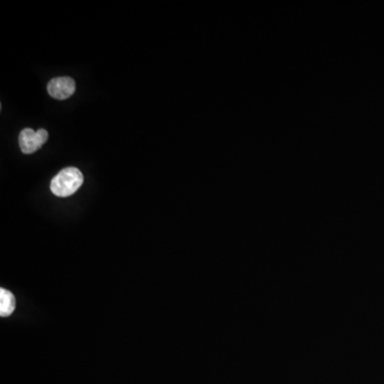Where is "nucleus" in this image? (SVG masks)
<instances>
[{"instance_id": "nucleus-1", "label": "nucleus", "mask_w": 384, "mask_h": 384, "mask_svg": "<svg viewBox=\"0 0 384 384\" xmlns=\"http://www.w3.org/2000/svg\"><path fill=\"white\" fill-rule=\"evenodd\" d=\"M83 183V175L81 170L74 167L63 169L52 178L50 190L54 195L60 198L74 195Z\"/></svg>"}, {"instance_id": "nucleus-2", "label": "nucleus", "mask_w": 384, "mask_h": 384, "mask_svg": "<svg viewBox=\"0 0 384 384\" xmlns=\"http://www.w3.org/2000/svg\"><path fill=\"white\" fill-rule=\"evenodd\" d=\"M47 139L48 133L45 129H39L38 131H34L31 128H25L19 134V147L24 154H32L41 149Z\"/></svg>"}, {"instance_id": "nucleus-3", "label": "nucleus", "mask_w": 384, "mask_h": 384, "mask_svg": "<svg viewBox=\"0 0 384 384\" xmlns=\"http://www.w3.org/2000/svg\"><path fill=\"white\" fill-rule=\"evenodd\" d=\"M76 90L75 81L71 77H57L52 79L47 85V91L56 100H67Z\"/></svg>"}, {"instance_id": "nucleus-4", "label": "nucleus", "mask_w": 384, "mask_h": 384, "mask_svg": "<svg viewBox=\"0 0 384 384\" xmlns=\"http://www.w3.org/2000/svg\"><path fill=\"white\" fill-rule=\"evenodd\" d=\"M15 310V298L12 292L5 288H0V316L7 317Z\"/></svg>"}]
</instances>
